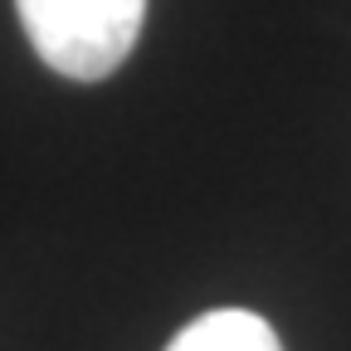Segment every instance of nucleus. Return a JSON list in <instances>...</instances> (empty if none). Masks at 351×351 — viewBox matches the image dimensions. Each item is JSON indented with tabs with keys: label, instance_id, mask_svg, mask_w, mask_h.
<instances>
[{
	"label": "nucleus",
	"instance_id": "nucleus-2",
	"mask_svg": "<svg viewBox=\"0 0 351 351\" xmlns=\"http://www.w3.org/2000/svg\"><path fill=\"white\" fill-rule=\"evenodd\" d=\"M166 351H283V346H278V332L258 313L215 307V313H205L191 327L176 332V341Z\"/></svg>",
	"mask_w": 351,
	"mask_h": 351
},
{
	"label": "nucleus",
	"instance_id": "nucleus-1",
	"mask_svg": "<svg viewBox=\"0 0 351 351\" xmlns=\"http://www.w3.org/2000/svg\"><path fill=\"white\" fill-rule=\"evenodd\" d=\"M34 54L64 78L98 83L127 64L147 0H15Z\"/></svg>",
	"mask_w": 351,
	"mask_h": 351
}]
</instances>
